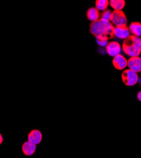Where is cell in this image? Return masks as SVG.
I'll list each match as a JSON object with an SVG mask.
<instances>
[{
	"label": "cell",
	"instance_id": "obj_1",
	"mask_svg": "<svg viewBox=\"0 0 141 158\" xmlns=\"http://www.w3.org/2000/svg\"><path fill=\"white\" fill-rule=\"evenodd\" d=\"M114 27L110 21L99 19L90 24V31L95 37L104 36L109 39L114 37Z\"/></svg>",
	"mask_w": 141,
	"mask_h": 158
},
{
	"label": "cell",
	"instance_id": "obj_2",
	"mask_svg": "<svg viewBox=\"0 0 141 158\" xmlns=\"http://www.w3.org/2000/svg\"><path fill=\"white\" fill-rule=\"evenodd\" d=\"M122 48L125 53L130 58L139 56L141 53V38L130 35L124 40Z\"/></svg>",
	"mask_w": 141,
	"mask_h": 158
},
{
	"label": "cell",
	"instance_id": "obj_3",
	"mask_svg": "<svg viewBox=\"0 0 141 158\" xmlns=\"http://www.w3.org/2000/svg\"><path fill=\"white\" fill-rule=\"evenodd\" d=\"M110 22L116 27H121V26L126 25L127 19L125 13L122 10H114L112 12Z\"/></svg>",
	"mask_w": 141,
	"mask_h": 158
},
{
	"label": "cell",
	"instance_id": "obj_4",
	"mask_svg": "<svg viewBox=\"0 0 141 158\" xmlns=\"http://www.w3.org/2000/svg\"><path fill=\"white\" fill-rule=\"evenodd\" d=\"M122 81L125 85L127 86H134L137 82L139 77L137 73L130 69L125 70L121 74Z\"/></svg>",
	"mask_w": 141,
	"mask_h": 158
},
{
	"label": "cell",
	"instance_id": "obj_5",
	"mask_svg": "<svg viewBox=\"0 0 141 158\" xmlns=\"http://www.w3.org/2000/svg\"><path fill=\"white\" fill-rule=\"evenodd\" d=\"M106 49L108 54L109 56L114 57L120 54L121 47V45L118 42L111 41L109 42V43L106 47Z\"/></svg>",
	"mask_w": 141,
	"mask_h": 158
},
{
	"label": "cell",
	"instance_id": "obj_6",
	"mask_svg": "<svg viewBox=\"0 0 141 158\" xmlns=\"http://www.w3.org/2000/svg\"><path fill=\"white\" fill-rule=\"evenodd\" d=\"M127 66L129 69L135 73L141 72V58L139 56L131 57L128 60Z\"/></svg>",
	"mask_w": 141,
	"mask_h": 158
},
{
	"label": "cell",
	"instance_id": "obj_7",
	"mask_svg": "<svg viewBox=\"0 0 141 158\" xmlns=\"http://www.w3.org/2000/svg\"><path fill=\"white\" fill-rule=\"evenodd\" d=\"M114 37L121 39H126L130 36V32L129 27L125 25L121 27H115L114 29Z\"/></svg>",
	"mask_w": 141,
	"mask_h": 158
},
{
	"label": "cell",
	"instance_id": "obj_8",
	"mask_svg": "<svg viewBox=\"0 0 141 158\" xmlns=\"http://www.w3.org/2000/svg\"><path fill=\"white\" fill-rule=\"evenodd\" d=\"M128 61L126 59L121 55H118L116 56H114L112 60V64L115 69L121 70L125 69L127 67Z\"/></svg>",
	"mask_w": 141,
	"mask_h": 158
},
{
	"label": "cell",
	"instance_id": "obj_9",
	"mask_svg": "<svg viewBox=\"0 0 141 158\" xmlns=\"http://www.w3.org/2000/svg\"><path fill=\"white\" fill-rule=\"evenodd\" d=\"M42 138L43 136L42 132L37 129H34L31 131L28 136V141L35 145L40 143L42 140Z\"/></svg>",
	"mask_w": 141,
	"mask_h": 158
},
{
	"label": "cell",
	"instance_id": "obj_10",
	"mask_svg": "<svg viewBox=\"0 0 141 158\" xmlns=\"http://www.w3.org/2000/svg\"><path fill=\"white\" fill-rule=\"evenodd\" d=\"M22 151L24 155L27 156H33L36 151V145L31 143L28 140L24 142L22 146Z\"/></svg>",
	"mask_w": 141,
	"mask_h": 158
},
{
	"label": "cell",
	"instance_id": "obj_11",
	"mask_svg": "<svg viewBox=\"0 0 141 158\" xmlns=\"http://www.w3.org/2000/svg\"><path fill=\"white\" fill-rule=\"evenodd\" d=\"M86 17L88 19L92 22L97 21L99 19L100 14L99 11L94 7L90 8L86 12Z\"/></svg>",
	"mask_w": 141,
	"mask_h": 158
},
{
	"label": "cell",
	"instance_id": "obj_12",
	"mask_svg": "<svg viewBox=\"0 0 141 158\" xmlns=\"http://www.w3.org/2000/svg\"><path fill=\"white\" fill-rule=\"evenodd\" d=\"M130 32L137 37L141 36V23L138 22H132L129 27Z\"/></svg>",
	"mask_w": 141,
	"mask_h": 158
},
{
	"label": "cell",
	"instance_id": "obj_13",
	"mask_svg": "<svg viewBox=\"0 0 141 158\" xmlns=\"http://www.w3.org/2000/svg\"><path fill=\"white\" fill-rule=\"evenodd\" d=\"M111 6L117 11H121L125 6V2L124 0H111L109 2Z\"/></svg>",
	"mask_w": 141,
	"mask_h": 158
},
{
	"label": "cell",
	"instance_id": "obj_14",
	"mask_svg": "<svg viewBox=\"0 0 141 158\" xmlns=\"http://www.w3.org/2000/svg\"><path fill=\"white\" fill-rule=\"evenodd\" d=\"M109 5L108 0H97L95 2L96 8L99 11H105Z\"/></svg>",
	"mask_w": 141,
	"mask_h": 158
},
{
	"label": "cell",
	"instance_id": "obj_15",
	"mask_svg": "<svg viewBox=\"0 0 141 158\" xmlns=\"http://www.w3.org/2000/svg\"><path fill=\"white\" fill-rule=\"evenodd\" d=\"M96 43L100 47H106L109 43V39L104 36L96 37Z\"/></svg>",
	"mask_w": 141,
	"mask_h": 158
},
{
	"label": "cell",
	"instance_id": "obj_16",
	"mask_svg": "<svg viewBox=\"0 0 141 158\" xmlns=\"http://www.w3.org/2000/svg\"><path fill=\"white\" fill-rule=\"evenodd\" d=\"M111 14H112V12L111 11V10H106L102 14L101 19L110 21V19H111Z\"/></svg>",
	"mask_w": 141,
	"mask_h": 158
},
{
	"label": "cell",
	"instance_id": "obj_17",
	"mask_svg": "<svg viewBox=\"0 0 141 158\" xmlns=\"http://www.w3.org/2000/svg\"><path fill=\"white\" fill-rule=\"evenodd\" d=\"M137 98L138 100H139L140 102H141V90H140V91L139 92V93H138L137 96Z\"/></svg>",
	"mask_w": 141,
	"mask_h": 158
},
{
	"label": "cell",
	"instance_id": "obj_18",
	"mask_svg": "<svg viewBox=\"0 0 141 158\" xmlns=\"http://www.w3.org/2000/svg\"><path fill=\"white\" fill-rule=\"evenodd\" d=\"M3 142V137L2 136V135L0 134V145H1Z\"/></svg>",
	"mask_w": 141,
	"mask_h": 158
},
{
	"label": "cell",
	"instance_id": "obj_19",
	"mask_svg": "<svg viewBox=\"0 0 141 158\" xmlns=\"http://www.w3.org/2000/svg\"><path fill=\"white\" fill-rule=\"evenodd\" d=\"M138 82L139 83V84L141 85V76L139 78V80H138Z\"/></svg>",
	"mask_w": 141,
	"mask_h": 158
},
{
	"label": "cell",
	"instance_id": "obj_20",
	"mask_svg": "<svg viewBox=\"0 0 141 158\" xmlns=\"http://www.w3.org/2000/svg\"><path fill=\"white\" fill-rule=\"evenodd\" d=\"M140 58H141V57H140Z\"/></svg>",
	"mask_w": 141,
	"mask_h": 158
}]
</instances>
